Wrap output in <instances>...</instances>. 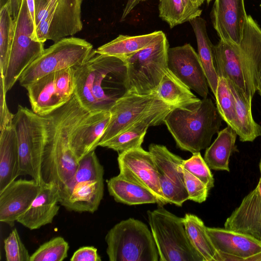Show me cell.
Returning <instances> with one entry per match:
<instances>
[{
	"instance_id": "cell-1",
	"label": "cell",
	"mask_w": 261,
	"mask_h": 261,
	"mask_svg": "<svg viewBox=\"0 0 261 261\" xmlns=\"http://www.w3.org/2000/svg\"><path fill=\"white\" fill-rule=\"evenodd\" d=\"M90 113L74 93L63 106L43 115L45 130L41 163L42 184H53L59 190L71 181L79 162L70 147L75 129Z\"/></svg>"
},
{
	"instance_id": "cell-2",
	"label": "cell",
	"mask_w": 261,
	"mask_h": 261,
	"mask_svg": "<svg viewBox=\"0 0 261 261\" xmlns=\"http://www.w3.org/2000/svg\"><path fill=\"white\" fill-rule=\"evenodd\" d=\"M74 94L90 113L110 111L127 91L126 65L121 58L97 53L74 68Z\"/></svg>"
},
{
	"instance_id": "cell-3",
	"label": "cell",
	"mask_w": 261,
	"mask_h": 261,
	"mask_svg": "<svg viewBox=\"0 0 261 261\" xmlns=\"http://www.w3.org/2000/svg\"><path fill=\"white\" fill-rule=\"evenodd\" d=\"M214 52L219 77L231 82L252 100L261 68V29L252 17L247 16L239 45L220 39Z\"/></svg>"
},
{
	"instance_id": "cell-4",
	"label": "cell",
	"mask_w": 261,
	"mask_h": 261,
	"mask_svg": "<svg viewBox=\"0 0 261 261\" xmlns=\"http://www.w3.org/2000/svg\"><path fill=\"white\" fill-rule=\"evenodd\" d=\"M222 120L212 99L207 97L175 108L167 115L164 123L177 146L193 154L210 146Z\"/></svg>"
},
{
	"instance_id": "cell-5",
	"label": "cell",
	"mask_w": 261,
	"mask_h": 261,
	"mask_svg": "<svg viewBox=\"0 0 261 261\" xmlns=\"http://www.w3.org/2000/svg\"><path fill=\"white\" fill-rule=\"evenodd\" d=\"M83 0H34L35 25L32 37L44 43L71 36L83 29Z\"/></svg>"
},
{
	"instance_id": "cell-6",
	"label": "cell",
	"mask_w": 261,
	"mask_h": 261,
	"mask_svg": "<svg viewBox=\"0 0 261 261\" xmlns=\"http://www.w3.org/2000/svg\"><path fill=\"white\" fill-rule=\"evenodd\" d=\"M110 261H158L159 255L151 230L130 218L111 228L105 237Z\"/></svg>"
},
{
	"instance_id": "cell-7",
	"label": "cell",
	"mask_w": 261,
	"mask_h": 261,
	"mask_svg": "<svg viewBox=\"0 0 261 261\" xmlns=\"http://www.w3.org/2000/svg\"><path fill=\"white\" fill-rule=\"evenodd\" d=\"M148 223L159 255V261H203L191 244L183 223L178 217L159 206L148 211Z\"/></svg>"
},
{
	"instance_id": "cell-8",
	"label": "cell",
	"mask_w": 261,
	"mask_h": 261,
	"mask_svg": "<svg viewBox=\"0 0 261 261\" xmlns=\"http://www.w3.org/2000/svg\"><path fill=\"white\" fill-rule=\"evenodd\" d=\"M169 43L165 34L148 47L123 59L126 65L127 90L141 95L156 92L168 69Z\"/></svg>"
},
{
	"instance_id": "cell-9",
	"label": "cell",
	"mask_w": 261,
	"mask_h": 261,
	"mask_svg": "<svg viewBox=\"0 0 261 261\" xmlns=\"http://www.w3.org/2000/svg\"><path fill=\"white\" fill-rule=\"evenodd\" d=\"M93 45L86 40L68 37L44 49L43 53L23 71L19 79L24 88L39 78L51 72L69 68H76L89 58Z\"/></svg>"
},
{
	"instance_id": "cell-10",
	"label": "cell",
	"mask_w": 261,
	"mask_h": 261,
	"mask_svg": "<svg viewBox=\"0 0 261 261\" xmlns=\"http://www.w3.org/2000/svg\"><path fill=\"white\" fill-rule=\"evenodd\" d=\"M13 125L18 144V176L29 175L41 186V163L45 125L43 116L18 105Z\"/></svg>"
},
{
	"instance_id": "cell-11",
	"label": "cell",
	"mask_w": 261,
	"mask_h": 261,
	"mask_svg": "<svg viewBox=\"0 0 261 261\" xmlns=\"http://www.w3.org/2000/svg\"><path fill=\"white\" fill-rule=\"evenodd\" d=\"M34 24L26 0H22L14 20V30L9 61L5 75L6 92L15 85L23 71L44 51V43L32 38Z\"/></svg>"
},
{
	"instance_id": "cell-12",
	"label": "cell",
	"mask_w": 261,
	"mask_h": 261,
	"mask_svg": "<svg viewBox=\"0 0 261 261\" xmlns=\"http://www.w3.org/2000/svg\"><path fill=\"white\" fill-rule=\"evenodd\" d=\"M31 110L47 115L67 102L74 93V68H69L47 74L25 88Z\"/></svg>"
},
{
	"instance_id": "cell-13",
	"label": "cell",
	"mask_w": 261,
	"mask_h": 261,
	"mask_svg": "<svg viewBox=\"0 0 261 261\" xmlns=\"http://www.w3.org/2000/svg\"><path fill=\"white\" fill-rule=\"evenodd\" d=\"M171 107L156 92L141 95L127 91L111 108V119L98 146L147 116Z\"/></svg>"
},
{
	"instance_id": "cell-14",
	"label": "cell",
	"mask_w": 261,
	"mask_h": 261,
	"mask_svg": "<svg viewBox=\"0 0 261 261\" xmlns=\"http://www.w3.org/2000/svg\"><path fill=\"white\" fill-rule=\"evenodd\" d=\"M149 151L158 170L163 196L168 203L181 206L188 200L182 167L184 160L162 145L151 144Z\"/></svg>"
},
{
	"instance_id": "cell-15",
	"label": "cell",
	"mask_w": 261,
	"mask_h": 261,
	"mask_svg": "<svg viewBox=\"0 0 261 261\" xmlns=\"http://www.w3.org/2000/svg\"><path fill=\"white\" fill-rule=\"evenodd\" d=\"M119 174L150 191L158 199L159 206L168 203L162 192L158 170L150 152L141 147L119 153Z\"/></svg>"
},
{
	"instance_id": "cell-16",
	"label": "cell",
	"mask_w": 261,
	"mask_h": 261,
	"mask_svg": "<svg viewBox=\"0 0 261 261\" xmlns=\"http://www.w3.org/2000/svg\"><path fill=\"white\" fill-rule=\"evenodd\" d=\"M207 232L222 261H261V241L230 229L206 227Z\"/></svg>"
},
{
	"instance_id": "cell-17",
	"label": "cell",
	"mask_w": 261,
	"mask_h": 261,
	"mask_svg": "<svg viewBox=\"0 0 261 261\" xmlns=\"http://www.w3.org/2000/svg\"><path fill=\"white\" fill-rule=\"evenodd\" d=\"M168 69L191 90L207 97L208 82L198 54L189 43L169 48Z\"/></svg>"
},
{
	"instance_id": "cell-18",
	"label": "cell",
	"mask_w": 261,
	"mask_h": 261,
	"mask_svg": "<svg viewBox=\"0 0 261 261\" xmlns=\"http://www.w3.org/2000/svg\"><path fill=\"white\" fill-rule=\"evenodd\" d=\"M41 189L35 179H15L0 191V221L14 226L29 207Z\"/></svg>"
},
{
	"instance_id": "cell-19",
	"label": "cell",
	"mask_w": 261,
	"mask_h": 261,
	"mask_svg": "<svg viewBox=\"0 0 261 261\" xmlns=\"http://www.w3.org/2000/svg\"><path fill=\"white\" fill-rule=\"evenodd\" d=\"M247 15L244 0H215L212 11L213 27L221 40L239 45Z\"/></svg>"
},
{
	"instance_id": "cell-20",
	"label": "cell",
	"mask_w": 261,
	"mask_h": 261,
	"mask_svg": "<svg viewBox=\"0 0 261 261\" xmlns=\"http://www.w3.org/2000/svg\"><path fill=\"white\" fill-rule=\"evenodd\" d=\"M224 228L250 234L261 241V175L255 189L227 218Z\"/></svg>"
},
{
	"instance_id": "cell-21",
	"label": "cell",
	"mask_w": 261,
	"mask_h": 261,
	"mask_svg": "<svg viewBox=\"0 0 261 261\" xmlns=\"http://www.w3.org/2000/svg\"><path fill=\"white\" fill-rule=\"evenodd\" d=\"M59 188L53 184H44L29 207L17 222L30 230L51 224L60 208Z\"/></svg>"
},
{
	"instance_id": "cell-22",
	"label": "cell",
	"mask_w": 261,
	"mask_h": 261,
	"mask_svg": "<svg viewBox=\"0 0 261 261\" xmlns=\"http://www.w3.org/2000/svg\"><path fill=\"white\" fill-rule=\"evenodd\" d=\"M60 204L69 211L94 213L104 194L103 179L82 181L59 190Z\"/></svg>"
},
{
	"instance_id": "cell-23",
	"label": "cell",
	"mask_w": 261,
	"mask_h": 261,
	"mask_svg": "<svg viewBox=\"0 0 261 261\" xmlns=\"http://www.w3.org/2000/svg\"><path fill=\"white\" fill-rule=\"evenodd\" d=\"M110 119V111L90 113L75 129L71 137L70 147L78 162L98 146Z\"/></svg>"
},
{
	"instance_id": "cell-24",
	"label": "cell",
	"mask_w": 261,
	"mask_h": 261,
	"mask_svg": "<svg viewBox=\"0 0 261 261\" xmlns=\"http://www.w3.org/2000/svg\"><path fill=\"white\" fill-rule=\"evenodd\" d=\"M175 108L171 107L147 116L99 146L113 149L118 153L141 147L148 127L164 123L167 115Z\"/></svg>"
},
{
	"instance_id": "cell-25",
	"label": "cell",
	"mask_w": 261,
	"mask_h": 261,
	"mask_svg": "<svg viewBox=\"0 0 261 261\" xmlns=\"http://www.w3.org/2000/svg\"><path fill=\"white\" fill-rule=\"evenodd\" d=\"M19 154L13 125L0 132V191L18 177Z\"/></svg>"
},
{
	"instance_id": "cell-26",
	"label": "cell",
	"mask_w": 261,
	"mask_h": 261,
	"mask_svg": "<svg viewBox=\"0 0 261 261\" xmlns=\"http://www.w3.org/2000/svg\"><path fill=\"white\" fill-rule=\"evenodd\" d=\"M196 38L198 55L207 79L208 86L215 94L219 76L215 64L214 45L208 36L206 22L200 16L189 21Z\"/></svg>"
},
{
	"instance_id": "cell-27",
	"label": "cell",
	"mask_w": 261,
	"mask_h": 261,
	"mask_svg": "<svg viewBox=\"0 0 261 261\" xmlns=\"http://www.w3.org/2000/svg\"><path fill=\"white\" fill-rule=\"evenodd\" d=\"M108 190L115 201L133 205L156 203V197L143 186L129 181L119 174L107 181Z\"/></svg>"
},
{
	"instance_id": "cell-28",
	"label": "cell",
	"mask_w": 261,
	"mask_h": 261,
	"mask_svg": "<svg viewBox=\"0 0 261 261\" xmlns=\"http://www.w3.org/2000/svg\"><path fill=\"white\" fill-rule=\"evenodd\" d=\"M164 34L159 31L137 36L120 35L95 50L99 54L123 59L150 45Z\"/></svg>"
},
{
	"instance_id": "cell-29",
	"label": "cell",
	"mask_w": 261,
	"mask_h": 261,
	"mask_svg": "<svg viewBox=\"0 0 261 261\" xmlns=\"http://www.w3.org/2000/svg\"><path fill=\"white\" fill-rule=\"evenodd\" d=\"M237 134L231 127L218 133V136L205 152L204 160L210 169L229 172V158L237 150L235 145Z\"/></svg>"
},
{
	"instance_id": "cell-30",
	"label": "cell",
	"mask_w": 261,
	"mask_h": 261,
	"mask_svg": "<svg viewBox=\"0 0 261 261\" xmlns=\"http://www.w3.org/2000/svg\"><path fill=\"white\" fill-rule=\"evenodd\" d=\"M233 95L238 120L237 135L242 142H252L261 136V126L253 119L251 102L243 92L230 81L227 80Z\"/></svg>"
},
{
	"instance_id": "cell-31",
	"label": "cell",
	"mask_w": 261,
	"mask_h": 261,
	"mask_svg": "<svg viewBox=\"0 0 261 261\" xmlns=\"http://www.w3.org/2000/svg\"><path fill=\"white\" fill-rule=\"evenodd\" d=\"M183 223L191 244L203 261H222L207 232V227L201 219L187 213L183 218Z\"/></svg>"
},
{
	"instance_id": "cell-32",
	"label": "cell",
	"mask_w": 261,
	"mask_h": 261,
	"mask_svg": "<svg viewBox=\"0 0 261 261\" xmlns=\"http://www.w3.org/2000/svg\"><path fill=\"white\" fill-rule=\"evenodd\" d=\"M156 92L164 102L175 107H182L200 99L169 69L163 76Z\"/></svg>"
},
{
	"instance_id": "cell-33",
	"label": "cell",
	"mask_w": 261,
	"mask_h": 261,
	"mask_svg": "<svg viewBox=\"0 0 261 261\" xmlns=\"http://www.w3.org/2000/svg\"><path fill=\"white\" fill-rule=\"evenodd\" d=\"M215 96L216 107L222 119L237 133L238 120L235 100L225 78L219 77Z\"/></svg>"
},
{
	"instance_id": "cell-34",
	"label": "cell",
	"mask_w": 261,
	"mask_h": 261,
	"mask_svg": "<svg viewBox=\"0 0 261 261\" xmlns=\"http://www.w3.org/2000/svg\"><path fill=\"white\" fill-rule=\"evenodd\" d=\"M14 30L9 4L0 11V73L5 75L9 61Z\"/></svg>"
},
{
	"instance_id": "cell-35",
	"label": "cell",
	"mask_w": 261,
	"mask_h": 261,
	"mask_svg": "<svg viewBox=\"0 0 261 261\" xmlns=\"http://www.w3.org/2000/svg\"><path fill=\"white\" fill-rule=\"evenodd\" d=\"M103 167L100 164L95 150H93L79 161L71 181L65 188L71 187L82 181L103 179Z\"/></svg>"
},
{
	"instance_id": "cell-36",
	"label": "cell",
	"mask_w": 261,
	"mask_h": 261,
	"mask_svg": "<svg viewBox=\"0 0 261 261\" xmlns=\"http://www.w3.org/2000/svg\"><path fill=\"white\" fill-rule=\"evenodd\" d=\"M69 246L62 237H56L41 245L30 256V261H62L68 256Z\"/></svg>"
},
{
	"instance_id": "cell-37",
	"label": "cell",
	"mask_w": 261,
	"mask_h": 261,
	"mask_svg": "<svg viewBox=\"0 0 261 261\" xmlns=\"http://www.w3.org/2000/svg\"><path fill=\"white\" fill-rule=\"evenodd\" d=\"M182 167L202 181L209 190L214 187L213 174L200 152L193 153L190 158L184 160Z\"/></svg>"
},
{
	"instance_id": "cell-38",
	"label": "cell",
	"mask_w": 261,
	"mask_h": 261,
	"mask_svg": "<svg viewBox=\"0 0 261 261\" xmlns=\"http://www.w3.org/2000/svg\"><path fill=\"white\" fill-rule=\"evenodd\" d=\"M159 16L172 28L186 21L181 0H160Z\"/></svg>"
},
{
	"instance_id": "cell-39",
	"label": "cell",
	"mask_w": 261,
	"mask_h": 261,
	"mask_svg": "<svg viewBox=\"0 0 261 261\" xmlns=\"http://www.w3.org/2000/svg\"><path fill=\"white\" fill-rule=\"evenodd\" d=\"M4 243L7 261H30L31 255L16 228L11 231Z\"/></svg>"
},
{
	"instance_id": "cell-40",
	"label": "cell",
	"mask_w": 261,
	"mask_h": 261,
	"mask_svg": "<svg viewBox=\"0 0 261 261\" xmlns=\"http://www.w3.org/2000/svg\"><path fill=\"white\" fill-rule=\"evenodd\" d=\"M185 187L188 200L198 203L205 201L208 196L209 189L199 179L183 168Z\"/></svg>"
},
{
	"instance_id": "cell-41",
	"label": "cell",
	"mask_w": 261,
	"mask_h": 261,
	"mask_svg": "<svg viewBox=\"0 0 261 261\" xmlns=\"http://www.w3.org/2000/svg\"><path fill=\"white\" fill-rule=\"evenodd\" d=\"M4 76L0 75V132L13 124L14 114L9 111L6 99Z\"/></svg>"
},
{
	"instance_id": "cell-42",
	"label": "cell",
	"mask_w": 261,
	"mask_h": 261,
	"mask_svg": "<svg viewBox=\"0 0 261 261\" xmlns=\"http://www.w3.org/2000/svg\"><path fill=\"white\" fill-rule=\"evenodd\" d=\"M71 261H101V257L96 248L84 246L79 248L72 255Z\"/></svg>"
},
{
	"instance_id": "cell-43",
	"label": "cell",
	"mask_w": 261,
	"mask_h": 261,
	"mask_svg": "<svg viewBox=\"0 0 261 261\" xmlns=\"http://www.w3.org/2000/svg\"><path fill=\"white\" fill-rule=\"evenodd\" d=\"M204 0H181L184 11L186 21H189L191 19L200 16L202 10L201 6Z\"/></svg>"
},
{
	"instance_id": "cell-44",
	"label": "cell",
	"mask_w": 261,
	"mask_h": 261,
	"mask_svg": "<svg viewBox=\"0 0 261 261\" xmlns=\"http://www.w3.org/2000/svg\"><path fill=\"white\" fill-rule=\"evenodd\" d=\"M28 7L34 22V24L35 25V2L34 0H26Z\"/></svg>"
},
{
	"instance_id": "cell-45",
	"label": "cell",
	"mask_w": 261,
	"mask_h": 261,
	"mask_svg": "<svg viewBox=\"0 0 261 261\" xmlns=\"http://www.w3.org/2000/svg\"><path fill=\"white\" fill-rule=\"evenodd\" d=\"M256 91H258L259 94L261 96V68L257 80Z\"/></svg>"
},
{
	"instance_id": "cell-46",
	"label": "cell",
	"mask_w": 261,
	"mask_h": 261,
	"mask_svg": "<svg viewBox=\"0 0 261 261\" xmlns=\"http://www.w3.org/2000/svg\"><path fill=\"white\" fill-rule=\"evenodd\" d=\"M10 0H0V9L8 4H9Z\"/></svg>"
},
{
	"instance_id": "cell-47",
	"label": "cell",
	"mask_w": 261,
	"mask_h": 261,
	"mask_svg": "<svg viewBox=\"0 0 261 261\" xmlns=\"http://www.w3.org/2000/svg\"><path fill=\"white\" fill-rule=\"evenodd\" d=\"M259 168L260 173V175H261V159H260V162L259 164Z\"/></svg>"
},
{
	"instance_id": "cell-48",
	"label": "cell",
	"mask_w": 261,
	"mask_h": 261,
	"mask_svg": "<svg viewBox=\"0 0 261 261\" xmlns=\"http://www.w3.org/2000/svg\"><path fill=\"white\" fill-rule=\"evenodd\" d=\"M207 2V3L208 4L210 2H211L212 0H206Z\"/></svg>"
},
{
	"instance_id": "cell-49",
	"label": "cell",
	"mask_w": 261,
	"mask_h": 261,
	"mask_svg": "<svg viewBox=\"0 0 261 261\" xmlns=\"http://www.w3.org/2000/svg\"><path fill=\"white\" fill-rule=\"evenodd\" d=\"M260 8H261V4H260Z\"/></svg>"
},
{
	"instance_id": "cell-50",
	"label": "cell",
	"mask_w": 261,
	"mask_h": 261,
	"mask_svg": "<svg viewBox=\"0 0 261 261\" xmlns=\"http://www.w3.org/2000/svg\"><path fill=\"white\" fill-rule=\"evenodd\" d=\"M142 1H144V0H142Z\"/></svg>"
}]
</instances>
